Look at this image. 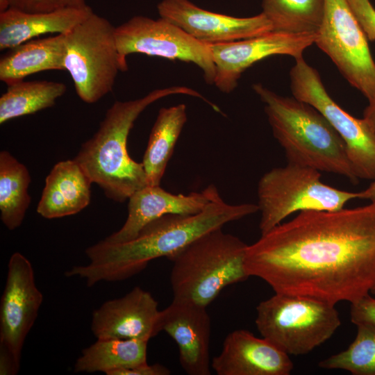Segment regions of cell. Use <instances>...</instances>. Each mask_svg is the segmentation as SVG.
Instances as JSON below:
<instances>
[{
	"label": "cell",
	"instance_id": "cell-1",
	"mask_svg": "<svg viewBox=\"0 0 375 375\" xmlns=\"http://www.w3.org/2000/svg\"><path fill=\"white\" fill-rule=\"evenodd\" d=\"M244 268L275 293L358 301L375 286V202L300 212L248 245Z\"/></svg>",
	"mask_w": 375,
	"mask_h": 375
},
{
	"label": "cell",
	"instance_id": "cell-2",
	"mask_svg": "<svg viewBox=\"0 0 375 375\" xmlns=\"http://www.w3.org/2000/svg\"><path fill=\"white\" fill-rule=\"evenodd\" d=\"M258 211L254 203L230 204L221 197L195 214H169L145 225L132 240L109 243L104 240L88 247L89 262L65 272L88 287L101 281H124L144 270L158 258L168 259L200 236Z\"/></svg>",
	"mask_w": 375,
	"mask_h": 375
},
{
	"label": "cell",
	"instance_id": "cell-3",
	"mask_svg": "<svg viewBox=\"0 0 375 375\" xmlns=\"http://www.w3.org/2000/svg\"><path fill=\"white\" fill-rule=\"evenodd\" d=\"M172 94L189 95L207 104L211 103L199 92L185 86L156 89L139 99L117 101L107 110L97 131L82 144L74 160L108 199L124 202L148 185L142 162L128 155V136L135 121L149 106Z\"/></svg>",
	"mask_w": 375,
	"mask_h": 375
},
{
	"label": "cell",
	"instance_id": "cell-4",
	"mask_svg": "<svg viewBox=\"0 0 375 375\" xmlns=\"http://www.w3.org/2000/svg\"><path fill=\"white\" fill-rule=\"evenodd\" d=\"M265 104L273 135L288 163L308 167L358 181L347 146L327 119L314 106L295 97L281 96L261 83L252 86Z\"/></svg>",
	"mask_w": 375,
	"mask_h": 375
},
{
	"label": "cell",
	"instance_id": "cell-5",
	"mask_svg": "<svg viewBox=\"0 0 375 375\" xmlns=\"http://www.w3.org/2000/svg\"><path fill=\"white\" fill-rule=\"evenodd\" d=\"M248 245L238 237L214 229L169 260L174 298L207 307L226 287L249 276L244 268Z\"/></svg>",
	"mask_w": 375,
	"mask_h": 375
},
{
	"label": "cell",
	"instance_id": "cell-6",
	"mask_svg": "<svg viewBox=\"0 0 375 375\" xmlns=\"http://www.w3.org/2000/svg\"><path fill=\"white\" fill-rule=\"evenodd\" d=\"M256 312L262 338L293 356L322 344L341 324L335 305L303 296L275 293L257 306Z\"/></svg>",
	"mask_w": 375,
	"mask_h": 375
},
{
	"label": "cell",
	"instance_id": "cell-7",
	"mask_svg": "<svg viewBox=\"0 0 375 375\" xmlns=\"http://www.w3.org/2000/svg\"><path fill=\"white\" fill-rule=\"evenodd\" d=\"M320 172L288 163L267 172L258 184L259 228L264 234L296 212L335 211L344 208L359 193L322 183Z\"/></svg>",
	"mask_w": 375,
	"mask_h": 375
},
{
	"label": "cell",
	"instance_id": "cell-8",
	"mask_svg": "<svg viewBox=\"0 0 375 375\" xmlns=\"http://www.w3.org/2000/svg\"><path fill=\"white\" fill-rule=\"evenodd\" d=\"M64 70L76 92L94 103L112 90L119 72H124L115 38V26L93 12L65 34Z\"/></svg>",
	"mask_w": 375,
	"mask_h": 375
},
{
	"label": "cell",
	"instance_id": "cell-9",
	"mask_svg": "<svg viewBox=\"0 0 375 375\" xmlns=\"http://www.w3.org/2000/svg\"><path fill=\"white\" fill-rule=\"evenodd\" d=\"M315 44L368 102L375 101V62L368 40L347 0H324Z\"/></svg>",
	"mask_w": 375,
	"mask_h": 375
},
{
	"label": "cell",
	"instance_id": "cell-10",
	"mask_svg": "<svg viewBox=\"0 0 375 375\" xmlns=\"http://www.w3.org/2000/svg\"><path fill=\"white\" fill-rule=\"evenodd\" d=\"M115 38L124 72L128 69L127 56L143 53L192 62L201 69L208 84H214L215 66L209 44L164 18L134 16L115 27Z\"/></svg>",
	"mask_w": 375,
	"mask_h": 375
},
{
	"label": "cell",
	"instance_id": "cell-11",
	"mask_svg": "<svg viewBox=\"0 0 375 375\" xmlns=\"http://www.w3.org/2000/svg\"><path fill=\"white\" fill-rule=\"evenodd\" d=\"M290 71V88L296 99L317 109L344 141L359 178L375 180V132L364 119L353 117L329 96L317 70L303 57Z\"/></svg>",
	"mask_w": 375,
	"mask_h": 375
},
{
	"label": "cell",
	"instance_id": "cell-12",
	"mask_svg": "<svg viewBox=\"0 0 375 375\" xmlns=\"http://www.w3.org/2000/svg\"><path fill=\"white\" fill-rule=\"evenodd\" d=\"M43 301L29 260L19 252L10 256L0 303V349L20 367L22 348Z\"/></svg>",
	"mask_w": 375,
	"mask_h": 375
},
{
	"label": "cell",
	"instance_id": "cell-13",
	"mask_svg": "<svg viewBox=\"0 0 375 375\" xmlns=\"http://www.w3.org/2000/svg\"><path fill=\"white\" fill-rule=\"evenodd\" d=\"M317 33H288L271 31L250 38L209 44L215 66L214 84L223 93L238 86L242 73L257 62L274 55L294 59L315 44Z\"/></svg>",
	"mask_w": 375,
	"mask_h": 375
},
{
	"label": "cell",
	"instance_id": "cell-14",
	"mask_svg": "<svg viewBox=\"0 0 375 375\" xmlns=\"http://www.w3.org/2000/svg\"><path fill=\"white\" fill-rule=\"evenodd\" d=\"M157 10L160 17L206 44L231 42L273 31L262 12L237 17L204 10L189 0H162Z\"/></svg>",
	"mask_w": 375,
	"mask_h": 375
},
{
	"label": "cell",
	"instance_id": "cell-15",
	"mask_svg": "<svg viewBox=\"0 0 375 375\" xmlns=\"http://www.w3.org/2000/svg\"><path fill=\"white\" fill-rule=\"evenodd\" d=\"M160 312L152 294L137 286L94 310L90 328L97 339L149 341L161 332Z\"/></svg>",
	"mask_w": 375,
	"mask_h": 375
},
{
	"label": "cell",
	"instance_id": "cell-16",
	"mask_svg": "<svg viewBox=\"0 0 375 375\" xmlns=\"http://www.w3.org/2000/svg\"><path fill=\"white\" fill-rule=\"evenodd\" d=\"M160 328L177 344L181 365L188 374H210L211 322L206 307L174 298L160 310Z\"/></svg>",
	"mask_w": 375,
	"mask_h": 375
},
{
	"label": "cell",
	"instance_id": "cell-17",
	"mask_svg": "<svg viewBox=\"0 0 375 375\" xmlns=\"http://www.w3.org/2000/svg\"><path fill=\"white\" fill-rule=\"evenodd\" d=\"M219 197L214 185H208L201 192L188 194H172L160 185H147L128 198V216L122 228L103 240L113 244L127 242L156 219L169 214L199 212Z\"/></svg>",
	"mask_w": 375,
	"mask_h": 375
},
{
	"label": "cell",
	"instance_id": "cell-18",
	"mask_svg": "<svg viewBox=\"0 0 375 375\" xmlns=\"http://www.w3.org/2000/svg\"><path fill=\"white\" fill-rule=\"evenodd\" d=\"M211 367L218 375H289L294 365L290 355L268 340L240 329L227 335Z\"/></svg>",
	"mask_w": 375,
	"mask_h": 375
},
{
	"label": "cell",
	"instance_id": "cell-19",
	"mask_svg": "<svg viewBox=\"0 0 375 375\" xmlns=\"http://www.w3.org/2000/svg\"><path fill=\"white\" fill-rule=\"evenodd\" d=\"M93 12L88 4L44 13L8 8L0 12V49H12L41 35L67 34Z\"/></svg>",
	"mask_w": 375,
	"mask_h": 375
},
{
	"label": "cell",
	"instance_id": "cell-20",
	"mask_svg": "<svg viewBox=\"0 0 375 375\" xmlns=\"http://www.w3.org/2000/svg\"><path fill=\"white\" fill-rule=\"evenodd\" d=\"M91 183L74 159L58 162L46 178L38 213L47 219L78 213L90 203Z\"/></svg>",
	"mask_w": 375,
	"mask_h": 375
},
{
	"label": "cell",
	"instance_id": "cell-21",
	"mask_svg": "<svg viewBox=\"0 0 375 375\" xmlns=\"http://www.w3.org/2000/svg\"><path fill=\"white\" fill-rule=\"evenodd\" d=\"M65 34L31 40L6 53L0 60V80L7 85L47 70H64Z\"/></svg>",
	"mask_w": 375,
	"mask_h": 375
},
{
	"label": "cell",
	"instance_id": "cell-22",
	"mask_svg": "<svg viewBox=\"0 0 375 375\" xmlns=\"http://www.w3.org/2000/svg\"><path fill=\"white\" fill-rule=\"evenodd\" d=\"M186 122V106L184 103L159 110L142 160L148 185H160Z\"/></svg>",
	"mask_w": 375,
	"mask_h": 375
},
{
	"label": "cell",
	"instance_id": "cell-23",
	"mask_svg": "<svg viewBox=\"0 0 375 375\" xmlns=\"http://www.w3.org/2000/svg\"><path fill=\"white\" fill-rule=\"evenodd\" d=\"M148 340L97 339L82 350L74 366L76 373L114 372L147 363Z\"/></svg>",
	"mask_w": 375,
	"mask_h": 375
},
{
	"label": "cell",
	"instance_id": "cell-24",
	"mask_svg": "<svg viewBox=\"0 0 375 375\" xmlns=\"http://www.w3.org/2000/svg\"><path fill=\"white\" fill-rule=\"evenodd\" d=\"M31 176L26 167L10 152H0L1 220L9 230L19 227L31 203Z\"/></svg>",
	"mask_w": 375,
	"mask_h": 375
},
{
	"label": "cell",
	"instance_id": "cell-25",
	"mask_svg": "<svg viewBox=\"0 0 375 375\" xmlns=\"http://www.w3.org/2000/svg\"><path fill=\"white\" fill-rule=\"evenodd\" d=\"M66 90L64 83L49 81L22 80L8 85L0 97V124L53 106Z\"/></svg>",
	"mask_w": 375,
	"mask_h": 375
},
{
	"label": "cell",
	"instance_id": "cell-26",
	"mask_svg": "<svg viewBox=\"0 0 375 375\" xmlns=\"http://www.w3.org/2000/svg\"><path fill=\"white\" fill-rule=\"evenodd\" d=\"M262 12L273 31L288 33H317L324 0H262Z\"/></svg>",
	"mask_w": 375,
	"mask_h": 375
},
{
	"label": "cell",
	"instance_id": "cell-27",
	"mask_svg": "<svg viewBox=\"0 0 375 375\" xmlns=\"http://www.w3.org/2000/svg\"><path fill=\"white\" fill-rule=\"evenodd\" d=\"M356 326V336L348 348L321 360L319 367L345 370L353 375H375V326Z\"/></svg>",
	"mask_w": 375,
	"mask_h": 375
},
{
	"label": "cell",
	"instance_id": "cell-28",
	"mask_svg": "<svg viewBox=\"0 0 375 375\" xmlns=\"http://www.w3.org/2000/svg\"><path fill=\"white\" fill-rule=\"evenodd\" d=\"M86 5V0H0V10L12 8L28 13H44Z\"/></svg>",
	"mask_w": 375,
	"mask_h": 375
},
{
	"label": "cell",
	"instance_id": "cell-29",
	"mask_svg": "<svg viewBox=\"0 0 375 375\" xmlns=\"http://www.w3.org/2000/svg\"><path fill=\"white\" fill-rule=\"evenodd\" d=\"M368 41H375V8L369 0H347Z\"/></svg>",
	"mask_w": 375,
	"mask_h": 375
},
{
	"label": "cell",
	"instance_id": "cell-30",
	"mask_svg": "<svg viewBox=\"0 0 375 375\" xmlns=\"http://www.w3.org/2000/svg\"><path fill=\"white\" fill-rule=\"evenodd\" d=\"M350 317L355 325L368 324L375 326V298L369 293L351 303Z\"/></svg>",
	"mask_w": 375,
	"mask_h": 375
},
{
	"label": "cell",
	"instance_id": "cell-31",
	"mask_svg": "<svg viewBox=\"0 0 375 375\" xmlns=\"http://www.w3.org/2000/svg\"><path fill=\"white\" fill-rule=\"evenodd\" d=\"M170 374L169 369L162 365L158 363L149 365L147 362L133 368L115 371L111 375H169Z\"/></svg>",
	"mask_w": 375,
	"mask_h": 375
},
{
	"label": "cell",
	"instance_id": "cell-32",
	"mask_svg": "<svg viewBox=\"0 0 375 375\" xmlns=\"http://www.w3.org/2000/svg\"><path fill=\"white\" fill-rule=\"evenodd\" d=\"M363 118L375 132V101L369 102L363 112Z\"/></svg>",
	"mask_w": 375,
	"mask_h": 375
},
{
	"label": "cell",
	"instance_id": "cell-33",
	"mask_svg": "<svg viewBox=\"0 0 375 375\" xmlns=\"http://www.w3.org/2000/svg\"><path fill=\"white\" fill-rule=\"evenodd\" d=\"M358 199L369 200L375 202V180L364 190L358 192Z\"/></svg>",
	"mask_w": 375,
	"mask_h": 375
},
{
	"label": "cell",
	"instance_id": "cell-34",
	"mask_svg": "<svg viewBox=\"0 0 375 375\" xmlns=\"http://www.w3.org/2000/svg\"><path fill=\"white\" fill-rule=\"evenodd\" d=\"M370 294L375 295V286L372 289Z\"/></svg>",
	"mask_w": 375,
	"mask_h": 375
}]
</instances>
